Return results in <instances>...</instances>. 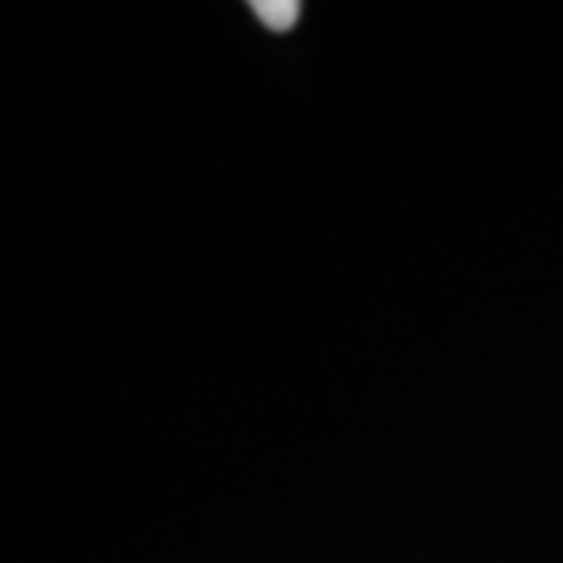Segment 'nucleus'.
Returning a JSON list of instances; mask_svg holds the SVG:
<instances>
[{
    "instance_id": "f257e3e1",
    "label": "nucleus",
    "mask_w": 563,
    "mask_h": 563,
    "mask_svg": "<svg viewBox=\"0 0 563 563\" xmlns=\"http://www.w3.org/2000/svg\"><path fill=\"white\" fill-rule=\"evenodd\" d=\"M253 15L264 22L267 30H275V33H286L297 26V19H300V4L297 0H253Z\"/></svg>"
}]
</instances>
